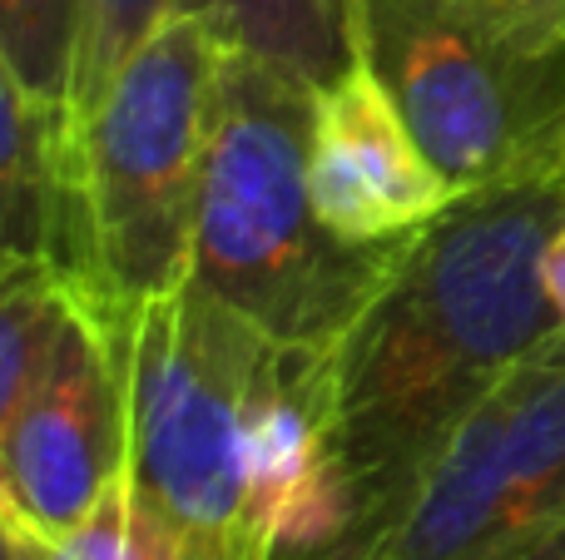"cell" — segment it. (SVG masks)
Returning <instances> with one entry per match:
<instances>
[{
	"mask_svg": "<svg viewBox=\"0 0 565 560\" xmlns=\"http://www.w3.org/2000/svg\"><path fill=\"white\" fill-rule=\"evenodd\" d=\"M15 541H20V560H179V546L139 506L125 472L70 536L45 541V536H30L15 526Z\"/></svg>",
	"mask_w": 565,
	"mask_h": 560,
	"instance_id": "cell-14",
	"label": "cell"
},
{
	"mask_svg": "<svg viewBox=\"0 0 565 560\" xmlns=\"http://www.w3.org/2000/svg\"><path fill=\"white\" fill-rule=\"evenodd\" d=\"M501 560H565V516L551 521L546 531H536L531 541H521L516 551L501 556Z\"/></svg>",
	"mask_w": 565,
	"mask_h": 560,
	"instance_id": "cell-17",
	"label": "cell"
},
{
	"mask_svg": "<svg viewBox=\"0 0 565 560\" xmlns=\"http://www.w3.org/2000/svg\"><path fill=\"white\" fill-rule=\"evenodd\" d=\"M541 278H546L551 308H556V323H561V333H565V184H561V214H556V228H551L546 258H541Z\"/></svg>",
	"mask_w": 565,
	"mask_h": 560,
	"instance_id": "cell-16",
	"label": "cell"
},
{
	"mask_svg": "<svg viewBox=\"0 0 565 560\" xmlns=\"http://www.w3.org/2000/svg\"><path fill=\"white\" fill-rule=\"evenodd\" d=\"M224 55V35L174 6L70 134L50 258L95 313H125L189 278Z\"/></svg>",
	"mask_w": 565,
	"mask_h": 560,
	"instance_id": "cell-3",
	"label": "cell"
},
{
	"mask_svg": "<svg viewBox=\"0 0 565 560\" xmlns=\"http://www.w3.org/2000/svg\"><path fill=\"white\" fill-rule=\"evenodd\" d=\"M362 60L457 194L565 169V45H501L447 0H362Z\"/></svg>",
	"mask_w": 565,
	"mask_h": 560,
	"instance_id": "cell-5",
	"label": "cell"
},
{
	"mask_svg": "<svg viewBox=\"0 0 565 560\" xmlns=\"http://www.w3.org/2000/svg\"><path fill=\"white\" fill-rule=\"evenodd\" d=\"M79 45V0H0V55L30 99L70 129V79Z\"/></svg>",
	"mask_w": 565,
	"mask_h": 560,
	"instance_id": "cell-12",
	"label": "cell"
},
{
	"mask_svg": "<svg viewBox=\"0 0 565 560\" xmlns=\"http://www.w3.org/2000/svg\"><path fill=\"white\" fill-rule=\"evenodd\" d=\"M174 10V0H79V45H75V79H70V129L65 144L105 99L109 79L119 75L139 40ZM65 154V149H60Z\"/></svg>",
	"mask_w": 565,
	"mask_h": 560,
	"instance_id": "cell-13",
	"label": "cell"
},
{
	"mask_svg": "<svg viewBox=\"0 0 565 560\" xmlns=\"http://www.w3.org/2000/svg\"><path fill=\"white\" fill-rule=\"evenodd\" d=\"M99 323L125 373V482L139 506L179 560H248V427L274 337L189 278Z\"/></svg>",
	"mask_w": 565,
	"mask_h": 560,
	"instance_id": "cell-4",
	"label": "cell"
},
{
	"mask_svg": "<svg viewBox=\"0 0 565 560\" xmlns=\"http://www.w3.org/2000/svg\"><path fill=\"white\" fill-rule=\"evenodd\" d=\"M60 125L20 89L0 55V273L55 254Z\"/></svg>",
	"mask_w": 565,
	"mask_h": 560,
	"instance_id": "cell-10",
	"label": "cell"
},
{
	"mask_svg": "<svg viewBox=\"0 0 565 560\" xmlns=\"http://www.w3.org/2000/svg\"><path fill=\"white\" fill-rule=\"evenodd\" d=\"M224 35L228 50L322 89L362 60V0H174Z\"/></svg>",
	"mask_w": 565,
	"mask_h": 560,
	"instance_id": "cell-9",
	"label": "cell"
},
{
	"mask_svg": "<svg viewBox=\"0 0 565 560\" xmlns=\"http://www.w3.org/2000/svg\"><path fill=\"white\" fill-rule=\"evenodd\" d=\"M75 293V288H70ZM125 472V373L115 333L75 298L45 377L0 442V511L30 536H70Z\"/></svg>",
	"mask_w": 565,
	"mask_h": 560,
	"instance_id": "cell-7",
	"label": "cell"
},
{
	"mask_svg": "<svg viewBox=\"0 0 565 560\" xmlns=\"http://www.w3.org/2000/svg\"><path fill=\"white\" fill-rule=\"evenodd\" d=\"M308 189L318 218L348 244L417 234L461 198L417 144L392 89L367 60H352L312 95Z\"/></svg>",
	"mask_w": 565,
	"mask_h": 560,
	"instance_id": "cell-8",
	"label": "cell"
},
{
	"mask_svg": "<svg viewBox=\"0 0 565 560\" xmlns=\"http://www.w3.org/2000/svg\"><path fill=\"white\" fill-rule=\"evenodd\" d=\"M565 516V333L526 353L342 560H501Z\"/></svg>",
	"mask_w": 565,
	"mask_h": 560,
	"instance_id": "cell-6",
	"label": "cell"
},
{
	"mask_svg": "<svg viewBox=\"0 0 565 560\" xmlns=\"http://www.w3.org/2000/svg\"><path fill=\"white\" fill-rule=\"evenodd\" d=\"M561 184L565 169L461 194L412 234L387 288L338 337V422L362 496L348 551L397 506L451 427L561 333L541 278Z\"/></svg>",
	"mask_w": 565,
	"mask_h": 560,
	"instance_id": "cell-1",
	"label": "cell"
},
{
	"mask_svg": "<svg viewBox=\"0 0 565 560\" xmlns=\"http://www.w3.org/2000/svg\"><path fill=\"white\" fill-rule=\"evenodd\" d=\"M0 560H20V541H15V521L0 511Z\"/></svg>",
	"mask_w": 565,
	"mask_h": 560,
	"instance_id": "cell-18",
	"label": "cell"
},
{
	"mask_svg": "<svg viewBox=\"0 0 565 560\" xmlns=\"http://www.w3.org/2000/svg\"><path fill=\"white\" fill-rule=\"evenodd\" d=\"M312 95L254 55H224L194 214L189 283L274 343H338L387 288L412 234L348 244L312 208Z\"/></svg>",
	"mask_w": 565,
	"mask_h": 560,
	"instance_id": "cell-2",
	"label": "cell"
},
{
	"mask_svg": "<svg viewBox=\"0 0 565 560\" xmlns=\"http://www.w3.org/2000/svg\"><path fill=\"white\" fill-rule=\"evenodd\" d=\"M70 313H75V293L55 258L15 263L0 273V442L45 377Z\"/></svg>",
	"mask_w": 565,
	"mask_h": 560,
	"instance_id": "cell-11",
	"label": "cell"
},
{
	"mask_svg": "<svg viewBox=\"0 0 565 560\" xmlns=\"http://www.w3.org/2000/svg\"><path fill=\"white\" fill-rule=\"evenodd\" d=\"M447 6L501 45L536 55L565 45V0H447Z\"/></svg>",
	"mask_w": 565,
	"mask_h": 560,
	"instance_id": "cell-15",
	"label": "cell"
}]
</instances>
